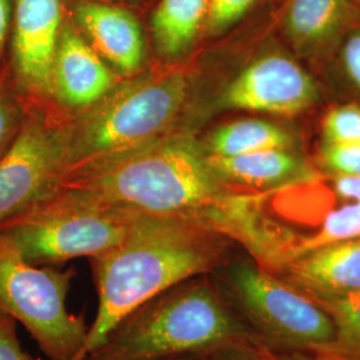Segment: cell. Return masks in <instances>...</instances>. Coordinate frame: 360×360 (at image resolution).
Masks as SVG:
<instances>
[{
    "label": "cell",
    "mask_w": 360,
    "mask_h": 360,
    "mask_svg": "<svg viewBox=\"0 0 360 360\" xmlns=\"http://www.w3.org/2000/svg\"><path fill=\"white\" fill-rule=\"evenodd\" d=\"M58 188L158 217L199 220L227 235L240 199L223 191L219 176L186 136L160 138L101 167L67 176Z\"/></svg>",
    "instance_id": "7a4b0ae2"
},
{
    "label": "cell",
    "mask_w": 360,
    "mask_h": 360,
    "mask_svg": "<svg viewBox=\"0 0 360 360\" xmlns=\"http://www.w3.org/2000/svg\"><path fill=\"white\" fill-rule=\"evenodd\" d=\"M115 77L87 41L68 26L62 28L52 67V92L63 103L86 108L114 89Z\"/></svg>",
    "instance_id": "7c38bea8"
},
{
    "label": "cell",
    "mask_w": 360,
    "mask_h": 360,
    "mask_svg": "<svg viewBox=\"0 0 360 360\" xmlns=\"http://www.w3.org/2000/svg\"><path fill=\"white\" fill-rule=\"evenodd\" d=\"M360 238V203L351 202L346 206L330 211L323 219L318 231L296 240L282 252L269 270L291 257L307 252L321 245Z\"/></svg>",
    "instance_id": "d6986e66"
},
{
    "label": "cell",
    "mask_w": 360,
    "mask_h": 360,
    "mask_svg": "<svg viewBox=\"0 0 360 360\" xmlns=\"http://www.w3.org/2000/svg\"><path fill=\"white\" fill-rule=\"evenodd\" d=\"M281 279L307 296L360 291V238L335 242L291 257L275 267ZM274 269V270H275Z\"/></svg>",
    "instance_id": "8fae6325"
},
{
    "label": "cell",
    "mask_w": 360,
    "mask_h": 360,
    "mask_svg": "<svg viewBox=\"0 0 360 360\" xmlns=\"http://www.w3.org/2000/svg\"><path fill=\"white\" fill-rule=\"evenodd\" d=\"M307 297L334 323L336 338L330 355L360 360V291L345 295Z\"/></svg>",
    "instance_id": "ac0fdd59"
},
{
    "label": "cell",
    "mask_w": 360,
    "mask_h": 360,
    "mask_svg": "<svg viewBox=\"0 0 360 360\" xmlns=\"http://www.w3.org/2000/svg\"><path fill=\"white\" fill-rule=\"evenodd\" d=\"M77 23L96 51L123 74H134L144 60V39L138 20L126 10L92 0L75 4Z\"/></svg>",
    "instance_id": "4fadbf2b"
},
{
    "label": "cell",
    "mask_w": 360,
    "mask_h": 360,
    "mask_svg": "<svg viewBox=\"0 0 360 360\" xmlns=\"http://www.w3.org/2000/svg\"><path fill=\"white\" fill-rule=\"evenodd\" d=\"M323 136L326 144L360 143V107L340 105L323 119Z\"/></svg>",
    "instance_id": "ffe728a7"
},
{
    "label": "cell",
    "mask_w": 360,
    "mask_h": 360,
    "mask_svg": "<svg viewBox=\"0 0 360 360\" xmlns=\"http://www.w3.org/2000/svg\"><path fill=\"white\" fill-rule=\"evenodd\" d=\"M334 188L340 198L360 203V176H339L335 180Z\"/></svg>",
    "instance_id": "83f0119b"
},
{
    "label": "cell",
    "mask_w": 360,
    "mask_h": 360,
    "mask_svg": "<svg viewBox=\"0 0 360 360\" xmlns=\"http://www.w3.org/2000/svg\"><path fill=\"white\" fill-rule=\"evenodd\" d=\"M323 162L339 176H360V143L326 144Z\"/></svg>",
    "instance_id": "603a6c76"
},
{
    "label": "cell",
    "mask_w": 360,
    "mask_h": 360,
    "mask_svg": "<svg viewBox=\"0 0 360 360\" xmlns=\"http://www.w3.org/2000/svg\"><path fill=\"white\" fill-rule=\"evenodd\" d=\"M257 0H211L206 25L212 34H220L245 16Z\"/></svg>",
    "instance_id": "44dd1931"
},
{
    "label": "cell",
    "mask_w": 360,
    "mask_h": 360,
    "mask_svg": "<svg viewBox=\"0 0 360 360\" xmlns=\"http://www.w3.org/2000/svg\"><path fill=\"white\" fill-rule=\"evenodd\" d=\"M351 0H291L285 31L297 49L309 50L333 38L345 23Z\"/></svg>",
    "instance_id": "9a60e30c"
},
{
    "label": "cell",
    "mask_w": 360,
    "mask_h": 360,
    "mask_svg": "<svg viewBox=\"0 0 360 360\" xmlns=\"http://www.w3.org/2000/svg\"><path fill=\"white\" fill-rule=\"evenodd\" d=\"M13 68L30 94L52 92V67L62 32L60 0H13Z\"/></svg>",
    "instance_id": "30bf717a"
},
{
    "label": "cell",
    "mask_w": 360,
    "mask_h": 360,
    "mask_svg": "<svg viewBox=\"0 0 360 360\" xmlns=\"http://www.w3.org/2000/svg\"><path fill=\"white\" fill-rule=\"evenodd\" d=\"M358 1H359V3H360V0H358Z\"/></svg>",
    "instance_id": "4dcf8cb0"
},
{
    "label": "cell",
    "mask_w": 360,
    "mask_h": 360,
    "mask_svg": "<svg viewBox=\"0 0 360 360\" xmlns=\"http://www.w3.org/2000/svg\"><path fill=\"white\" fill-rule=\"evenodd\" d=\"M290 135L264 120L245 119L217 129L210 139L212 156H236L270 148H287Z\"/></svg>",
    "instance_id": "e0dca14e"
},
{
    "label": "cell",
    "mask_w": 360,
    "mask_h": 360,
    "mask_svg": "<svg viewBox=\"0 0 360 360\" xmlns=\"http://www.w3.org/2000/svg\"><path fill=\"white\" fill-rule=\"evenodd\" d=\"M257 345V352L264 360H352L336 355H330V354H321V352H303V351H296V352H285L281 349H274V348L266 347L263 345Z\"/></svg>",
    "instance_id": "d4e9b609"
},
{
    "label": "cell",
    "mask_w": 360,
    "mask_h": 360,
    "mask_svg": "<svg viewBox=\"0 0 360 360\" xmlns=\"http://www.w3.org/2000/svg\"><path fill=\"white\" fill-rule=\"evenodd\" d=\"M221 179L248 187H267L300 174V163L287 148H270L236 156L207 158Z\"/></svg>",
    "instance_id": "5bb4252c"
},
{
    "label": "cell",
    "mask_w": 360,
    "mask_h": 360,
    "mask_svg": "<svg viewBox=\"0 0 360 360\" xmlns=\"http://www.w3.org/2000/svg\"><path fill=\"white\" fill-rule=\"evenodd\" d=\"M186 94L187 79L178 70L150 74L110 92L63 135L62 180L163 138L162 134L179 114Z\"/></svg>",
    "instance_id": "277c9868"
},
{
    "label": "cell",
    "mask_w": 360,
    "mask_h": 360,
    "mask_svg": "<svg viewBox=\"0 0 360 360\" xmlns=\"http://www.w3.org/2000/svg\"><path fill=\"white\" fill-rule=\"evenodd\" d=\"M0 360H32L20 346L16 322L0 312Z\"/></svg>",
    "instance_id": "cb8c5ba5"
},
{
    "label": "cell",
    "mask_w": 360,
    "mask_h": 360,
    "mask_svg": "<svg viewBox=\"0 0 360 360\" xmlns=\"http://www.w3.org/2000/svg\"><path fill=\"white\" fill-rule=\"evenodd\" d=\"M255 343L257 342L221 348L206 355V360H264L257 352Z\"/></svg>",
    "instance_id": "4316f807"
},
{
    "label": "cell",
    "mask_w": 360,
    "mask_h": 360,
    "mask_svg": "<svg viewBox=\"0 0 360 360\" xmlns=\"http://www.w3.org/2000/svg\"><path fill=\"white\" fill-rule=\"evenodd\" d=\"M13 0H0V53L13 20Z\"/></svg>",
    "instance_id": "f1b7e54d"
},
{
    "label": "cell",
    "mask_w": 360,
    "mask_h": 360,
    "mask_svg": "<svg viewBox=\"0 0 360 360\" xmlns=\"http://www.w3.org/2000/svg\"><path fill=\"white\" fill-rule=\"evenodd\" d=\"M63 135L38 115L20 123L0 158V224L58 190L63 178Z\"/></svg>",
    "instance_id": "ba28073f"
},
{
    "label": "cell",
    "mask_w": 360,
    "mask_h": 360,
    "mask_svg": "<svg viewBox=\"0 0 360 360\" xmlns=\"http://www.w3.org/2000/svg\"><path fill=\"white\" fill-rule=\"evenodd\" d=\"M211 0H160L153 15V34L159 51L179 55L207 22Z\"/></svg>",
    "instance_id": "2e32d148"
},
{
    "label": "cell",
    "mask_w": 360,
    "mask_h": 360,
    "mask_svg": "<svg viewBox=\"0 0 360 360\" xmlns=\"http://www.w3.org/2000/svg\"><path fill=\"white\" fill-rule=\"evenodd\" d=\"M75 272L27 260L0 232V312L25 326L50 360H74L84 346L89 327L67 309Z\"/></svg>",
    "instance_id": "52a82bcc"
},
{
    "label": "cell",
    "mask_w": 360,
    "mask_h": 360,
    "mask_svg": "<svg viewBox=\"0 0 360 360\" xmlns=\"http://www.w3.org/2000/svg\"><path fill=\"white\" fill-rule=\"evenodd\" d=\"M318 95L312 77L291 59L267 55L248 65L223 95L226 107L276 115L307 110Z\"/></svg>",
    "instance_id": "9c48e42d"
},
{
    "label": "cell",
    "mask_w": 360,
    "mask_h": 360,
    "mask_svg": "<svg viewBox=\"0 0 360 360\" xmlns=\"http://www.w3.org/2000/svg\"><path fill=\"white\" fill-rule=\"evenodd\" d=\"M223 233L199 220L141 214L114 248L91 257L98 311L83 360L129 311L168 288L224 264Z\"/></svg>",
    "instance_id": "6da1fadb"
},
{
    "label": "cell",
    "mask_w": 360,
    "mask_h": 360,
    "mask_svg": "<svg viewBox=\"0 0 360 360\" xmlns=\"http://www.w3.org/2000/svg\"><path fill=\"white\" fill-rule=\"evenodd\" d=\"M343 63L348 77L360 89V32L347 39L343 47Z\"/></svg>",
    "instance_id": "484cf974"
},
{
    "label": "cell",
    "mask_w": 360,
    "mask_h": 360,
    "mask_svg": "<svg viewBox=\"0 0 360 360\" xmlns=\"http://www.w3.org/2000/svg\"><path fill=\"white\" fill-rule=\"evenodd\" d=\"M212 275L220 295L259 345L331 354L336 331L330 316L275 274L242 260Z\"/></svg>",
    "instance_id": "8992f818"
},
{
    "label": "cell",
    "mask_w": 360,
    "mask_h": 360,
    "mask_svg": "<svg viewBox=\"0 0 360 360\" xmlns=\"http://www.w3.org/2000/svg\"><path fill=\"white\" fill-rule=\"evenodd\" d=\"M20 107L8 90L6 77H0V158L7 151L20 127Z\"/></svg>",
    "instance_id": "7402d4cb"
},
{
    "label": "cell",
    "mask_w": 360,
    "mask_h": 360,
    "mask_svg": "<svg viewBox=\"0 0 360 360\" xmlns=\"http://www.w3.org/2000/svg\"><path fill=\"white\" fill-rule=\"evenodd\" d=\"M169 360H206V356H183V358Z\"/></svg>",
    "instance_id": "f546056e"
},
{
    "label": "cell",
    "mask_w": 360,
    "mask_h": 360,
    "mask_svg": "<svg viewBox=\"0 0 360 360\" xmlns=\"http://www.w3.org/2000/svg\"><path fill=\"white\" fill-rule=\"evenodd\" d=\"M139 215L84 193L58 188L0 224V232L30 263L55 266L77 257L91 259L114 248Z\"/></svg>",
    "instance_id": "5b68a950"
},
{
    "label": "cell",
    "mask_w": 360,
    "mask_h": 360,
    "mask_svg": "<svg viewBox=\"0 0 360 360\" xmlns=\"http://www.w3.org/2000/svg\"><path fill=\"white\" fill-rule=\"evenodd\" d=\"M255 339L206 275L184 281L126 314L83 360L206 356Z\"/></svg>",
    "instance_id": "3957f363"
}]
</instances>
